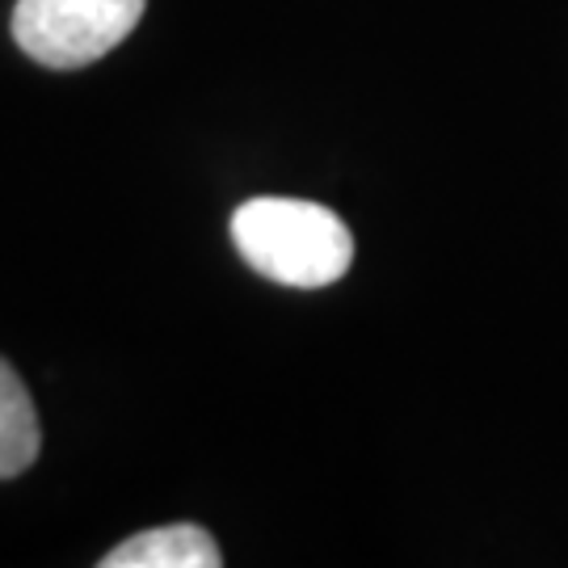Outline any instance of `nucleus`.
<instances>
[{
	"instance_id": "f257e3e1",
	"label": "nucleus",
	"mask_w": 568,
	"mask_h": 568,
	"mask_svg": "<svg viewBox=\"0 0 568 568\" xmlns=\"http://www.w3.org/2000/svg\"><path fill=\"white\" fill-rule=\"evenodd\" d=\"M232 244L262 278L283 286H328L354 262V236L321 203L248 199L232 215Z\"/></svg>"
},
{
	"instance_id": "7ed1b4c3",
	"label": "nucleus",
	"mask_w": 568,
	"mask_h": 568,
	"mask_svg": "<svg viewBox=\"0 0 568 568\" xmlns=\"http://www.w3.org/2000/svg\"><path fill=\"white\" fill-rule=\"evenodd\" d=\"M220 544L211 530L194 523H173V527L143 530L119 548L102 556V568H220Z\"/></svg>"
},
{
	"instance_id": "20e7f679",
	"label": "nucleus",
	"mask_w": 568,
	"mask_h": 568,
	"mask_svg": "<svg viewBox=\"0 0 568 568\" xmlns=\"http://www.w3.org/2000/svg\"><path fill=\"white\" fill-rule=\"evenodd\" d=\"M39 413L18 371L0 358V480H13L39 459Z\"/></svg>"
},
{
	"instance_id": "f03ea898",
	"label": "nucleus",
	"mask_w": 568,
	"mask_h": 568,
	"mask_svg": "<svg viewBox=\"0 0 568 568\" xmlns=\"http://www.w3.org/2000/svg\"><path fill=\"white\" fill-rule=\"evenodd\" d=\"M148 0H18L13 39L42 68L72 72L102 60L143 18Z\"/></svg>"
}]
</instances>
